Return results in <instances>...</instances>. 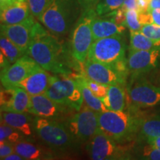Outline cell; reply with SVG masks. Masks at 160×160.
<instances>
[{"label": "cell", "instance_id": "cell-1", "mask_svg": "<svg viewBox=\"0 0 160 160\" xmlns=\"http://www.w3.org/2000/svg\"><path fill=\"white\" fill-rule=\"evenodd\" d=\"M27 54L46 71L60 75L72 73L73 65L65 46L37 22Z\"/></svg>", "mask_w": 160, "mask_h": 160}, {"label": "cell", "instance_id": "cell-2", "mask_svg": "<svg viewBox=\"0 0 160 160\" xmlns=\"http://www.w3.org/2000/svg\"><path fill=\"white\" fill-rule=\"evenodd\" d=\"M81 8L77 0H53L39 21L54 35H65L79 19Z\"/></svg>", "mask_w": 160, "mask_h": 160}, {"label": "cell", "instance_id": "cell-3", "mask_svg": "<svg viewBox=\"0 0 160 160\" xmlns=\"http://www.w3.org/2000/svg\"><path fill=\"white\" fill-rule=\"evenodd\" d=\"M45 94L53 101L76 111L81 110L84 101L79 82L66 75H62V77L51 76Z\"/></svg>", "mask_w": 160, "mask_h": 160}, {"label": "cell", "instance_id": "cell-4", "mask_svg": "<svg viewBox=\"0 0 160 160\" xmlns=\"http://www.w3.org/2000/svg\"><path fill=\"white\" fill-rule=\"evenodd\" d=\"M95 9L83 10L76 22L71 37V54L79 63H84L93 42L92 22L97 16Z\"/></svg>", "mask_w": 160, "mask_h": 160}, {"label": "cell", "instance_id": "cell-5", "mask_svg": "<svg viewBox=\"0 0 160 160\" xmlns=\"http://www.w3.org/2000/svg\"><path fill=\"white\" fill-rule=\"evenodd\" d=\"M99 128L106 135L117 142L128 139L137 131L139 122L123 111L98 113Z\"/></svg>", "mask_w": 160, "mask_h": 160}, {"label": "cell", "instance_id": "cell-6", "mask_svg": "<svg viewBox=\"0 0 160 160\" xmlns=\"http://www.w3.org/2000/svg\"><path fill=\"white\" fill-rule=\"evenodd\" d=\"M126 43L122 34L94 40L88 54L87 59L113 66L126 59Z\"/></svg>", "mask_w": 160, "mask_h": 160}, {"label": "cell", "instance_id": "cell-7", "mask_svg": "<svg viewBox=\"0 0 160 160\" xmlns=\"http://www.w3.org/2000/svg\"><path fill=\"white\" fill-rule=\"evenodd\" d=\"M34 129L40 139L55 148H68L77 142L65 123L55 119L37 117L34 119Z\"/></svg>", "mask_w": 160, "mask_h": 160}, {"label": "cell", "instance_id": "cell-8", "mask_svg": "<svg viewBox=\"0 0 160 160\" xmlns=\"http://www.w3.org/2000/svg\"><path fill=\"white\" fill-rule=\"evenodd\" d=\"M68 128L77 142H88L100 130L98 113L88 107L80 110L67 123Z\"/></svg>", "mask_w": 160, "mask_h": 160}, {"label": "cell", "instance_id": "cell-9", "mask_svg": "<svg viewBox=\"0 0 160 160\" xmlns=\"http://www.w3.org/2000/svg\"><path fill=\"white\" fill-rule=\"evenodd\" d=\"M117 142L99 130L88 141L87 151L93 160L123 159V151Z\"/></svg>", "mask_w": 160, "mask_h": 160}, {"label": "cell", "instance_id": "cell-10", "mask_svg": "<svg viewBox=\"0 0 160 160\" xmlns=\"http://www.w3.org/2000/svg\"><path fill=\"white\" fill-rule=\"evenodd\" d=\"M39 68L34 59L28 54L24 55L7 68L2 70L0 75L2 85L5 88L17 87L20 82Z\"/></svg>", "mask_w": 160, "mask_h": 160}, {"label": "cell", "instance_id": "cell-11", "mask_svg": "<svg viewBox=\"0 0 160 160\" xmlns=\"http://www.w3.org/2000/svg\"><path fill=\"white\" fill-rule=\"evenodd\" d=\"M130 102L138 108H148L160 105V88L145 80L131 83L128 88Z\"/></svg>", "mask_w": 160, "mask_h": 160}, {"label": "cell", "instance_id": "cell-12", "mask_svg": "<svg viewBox=\"0 0 160 160\" xmlns=\"http://www.w3.org/2000/svg\"><path fill=\"white\" fill-rule=\"evenodd\" d=\"M37 22L31 15L21 23L14 25L1 24V35L11 40L27 54V51L33 37L34 27Z\"/></svg>", "mask_w": 160, "mask_h": 160}, {"label": "cell", "instance_id": "cell-13", "mask_svg": "<svg viewBox=\"0 0 160 160\" xmlns=\"http://www.w3.org/2000/svg\"><path fill=\"white\" fill-rule=\"evenodd\" d=\"M73 109L53 101L45 93L31 96L28 113L36 117L57 119L73 111Z\"/></svg>", "mask_w": 160, "mask_h": 160}, {"label": "cell", "instance_id": "cell-14", "mask_svg": "<svg viewBox=\"0 0 160 160\" xmlns=\"http://www.w3.org/2000/svg\"><path fill=\"white\" fill-rule=\"evenodd\" d=\"M83 64V74L97 82L106 85H124L126 79L111 65L87 59Z\"/></svg>", "mask_w": 160, "mask_h": 160}, {"label": "cell", "instance_id": "cell-15", "mask_svg": "<svg viewBox=\"0 0 160 160\" xmlns=\"http://www.w3.org/2000/svg\"><path fill=\"white\" fill-rule=\"evenodd\" d=\"M160 57V48L149 51L129 49L127 58L128 68L132 75H139L152 71L157 67Z\"/></svg>", "mask_w": 160, "mask_h": 160}, {"label": "cell", "instance_id": "cell-16", "mask_svg": "<svg viewBox=\"0 0 160 160\" xmlns=\"http://www.w3.org/2000/svg\"><path fill=\"white\" fill-rule=\"evenodd\" d=\"M31 15L28 0H17L2 6L0 10L1 24L5 25L23 22Z\"/></svg>", "mask_w": 160, "mask_h": 160}, {"label": "cell", "instance_id": "cell-17", "mask_svg": "<svg viewBox=\"0 0 160 160\" xmlns=\"http://www.w3.org/2000/svg\"><path fill=\"white\" fill-rule=\"evenodd\" d=\"M125 25H118L115 22L112 12L103 16L97 15L92 22L93 40L122 34L125 31Z\"/></svg>", "mask_w": 160, "mask_h": 160}, {"label": "cell", "instance_id": "cell-18", "mask_svg": "<svg viewBox=\"0 0 160 160\" xmlns=\"http://www.w3.org/2000/svg\"><path fill=\"white\" fill-rule=\"evenodd\" d=\"M51 77L48 71L40 67L20 82L17 87L25 90L31 96L42 94L48 88Z\"/></svg>", "mask_w": 160, "mask_h": 160}, {"label": "cell", "instance_id": "cell-19", "mask_svg": "<svg viewBox=\"0 0 160 160\" xmlns=\"http://www.w3.org/2000/svg\"><path fill=\"white\" fill-rule=\"evenodd\" d=\"M1 122L17 130L25 137L31 136L35 130L34 119L25 113L1 111Z\"/></svg>", "mask_w": 160, "mask_h": 160}, {"label": "cell", "instance_id": "cell-20", "mask_svg": "<svg viewBox=\"0 0 160 160\" xmlns=\"http://www.w3.org/2000/svg\"><path fill=\"white\" fill-rule=\"evenodd\" d=\"M0 48H1V71L7 68L18 59L26 55L19 47H17L11 40L1 35L0 38Z\"/></svg>", "mask_w": 160, "mask_h": 160}, {"label": "cell", "instance_id": "cell-21", "mask_svg": "<svg viewBox=\"0 0 160 160\" xmlns=\"http://www.w3.org/2000/svg\"><path fill=\"white\" fill-rule=\"evenodd\" d=\"M122 85L114 84L108 86L107 95L102 99L108 110L119 111L125 108V92Z\"/></svg>", "mask_w": 160, "mask_h": 160}, {"label": "cell", "instance_id": "cell-22", "mask_svg": "<svg viewBox=\"0 0 160 160\" xmlns=\"http://www.w3.org/2000/svg\"><path fill=\"white\" fill-rule=\"evenodd\" d=\"M15 152L19 154L24 159H51V155L44 151L41 148L29 142L20 140L14 144Z\"/></svg>", "mask_w": 160, "mask_h": 160}, {"label": "cell", "instance_id": "cell-23", "mask_svg": "<svg viewBox=\"0 0 160 160\" xmlns=\"http://www.w3.org/2000/svg\"><path fill=\"white\" fill-rule=\"evenodd\" d=\"M31 96L25 90L19 87H15V94L11 102L5 107L1 108V111L26 113L28 112L30 100Z\"/></svg>", "mask_w": 160, "mask_h": 160}, {"label": "cell", "instance_id": "cell-24", "mask_svg": "<svg viewBox=\"0 0 160 160\" xmlns=\"http://www.w3.org/2000/svg\"><path fill=\"white\" fill-rule=\"evenodd\" d=\"M160 48V40L147 37L140 31H131L129 49L134 51H149Z\"/></svg>", "mask_w": 160, "mask_h": 160}, {"label": "cell", "instance_id": "cell-25", "mask_svg": "<svg viewBox=\"0 0 160 160\" xmlns=\"http://www.w3.org/2000/svg\"><path fill=\"white\" fill-rule=\"evenodd\" d=\"M138 128L145 139L160 137V116H153L140 120Z\"/></svg>", "mask_w": 160, "mask_h": 160}, {"label": "cell", "instance_id": "cell-26", "mask_svg": "<svg viewBox=\"0 0 160 160\" xmlns=\"http://www.w3.org/2000/svg\"><path fill=\"white\" fill-rule=\"evenodd\" d=\"M79 82V87L81 88L82 93L84 101L85 102L88 107H89L90 108L93 110V111L97 112V113L108 111V108L105 107L102 100L96 97L85 84L81 82Z\"/></svg>", "mask_w": 160, "mask_h": 160}, {"label": "cell", "instance_id": "cell-27", "mask_svg": "<svg viewBox=\"0 0 160 160\" xmlns=\"http://www.w3.org/2000/svg\"><path fill=\"white\" fill-rule=\"evenodd\" d=\"M75 79L85 84V85L91 90L92 93H93L96 97L99 98V99H102L103 98H105L106 97V95H107L109 85H103V84L97 82L89 79V78L86 77L85 74H79L76 76Z\"/></svg>", "mask_w": 160, "mask_h": 160}, {"label": "cell", "instance_id": "cell-28", "mask_svg": "<svg viewBox=\"0 0 160 160\" xmlns=\"http://www.w3.org/2000/svg\"><path fill=\"white\" fill-rule=\"evenodd\" d=\"M23 135L17 130L11 127L7 124L1 122L0 125V142L8 141L9 142L16 144L19 142Z\"/></svg>", "mask_w": 160, "mask_h": 160}, {"label": "cell", "instance_id": "cell-29", "mask_svg": "<svg viewBox=\"0 0 160 160\" xmlns=\"http://www.w3.org/2000/svg\"><path fill=\"white\" fill-rule=\"evenodd\" d=\"M125 0H99L96 6V13L99 16H103L119 9Z\"/></svg>", "mask_w": 160, "mask_h": 160}, {"label": "cell", "instance_id": "cell-30", "mask_svg": "<svg viewBox=\"0 0 160 160\" xmlns=\"http://www.w3.org/2000/svg\"><path fill=\"white\" fill-rule=\"evenodd\" d=\"M53 0H28L31 14L40 20L43 13Z\"/></svg>", "mask_w": 160, "mask_h": 160}, {"label": "cell", "instance_id": "cell-31", "mask_svg": "<svg viewBox=\"0 0 160 160\" xmlns=\"http://www.w3.org/2000/svg\"><path fill=\"white\" fill-rule=\"evenodd\" d=\"M125 25L131 31H140L142 25L139 20V12L137 10H128L125 13Z\"/></svg>", "mask_w": 160, "mask_h": 160}, {"label": "cell", "instance_id": "cell-32", "mask_svg": "<svg viewBox=\"0 0 160 160\" xmlns=\"http://www.w3.org/2000/svg\"><path fill=\"white\" fill-rule=\"evenodd\" d=\"M141 33L153 40H160V26L157 24H146L142 26Z\"/></svg>", "mask_w": 160, "mask_h": 160}, {"label": "cell", "instance_id": "cell-33", "mask_svg": "<svg viewBox=\"0 0 160 160\" xmlns=\"http://www.w3.org/2000/svg\"><path fill=\"white\" fill-rule=\"evenodd\" d=\"M1 90V94H0V104L1 108L5 107L8 104L11 102L15 94V88H5Z\"/></svg>", "mask_w": 160, "mask_h": 160}, {"label": "cell", "instance_id": "cell-34", "mask_svg": "<svg viewBox=\"0 0 160 160\" xmlns=\"http://www.w3.org/2000/svg\"><path fill=\"white\" fill-rule=\"evenodd\" d=\"M142 156L144 159L151 160H160V150L148 145L143 150Z\"/></svg>", "mask_w": 160, "mask_h": 160}, {"label": "cell", "instance_id": "cell-35", "mask_svg": "<svg viewBox=\"0 0 160 160\" xmlns=\"http://www.w3.org/2000/svg\"><path fill=\"white\" fill-rule=\"evenodd\" d=\"M14 144L8 141L0 142V159H4L6 157L14 153Z\"/></svg>", "mask_w": 160, "mask_h": 160}, {"label": "cell", "instance_id": "cell-36", "mask_svg": "<svg viewBox=\"0 0 160 160\" xmlns=\"http://www.w3.org/2000/svg\"><path fill=\"white\" fill-rule=\"evenodd\" d=\"M83 10L95 9L99 0H77Z\"/></svg>", "mask_w": 160, "mask_h": 160}, {"label": "cell", "instance_id": "cell-37", "mask_svg": "<svg viewBox=\"0 0 160 160\" xmlns=\"http://www.w3.org/2000/svg\"><path fill=\"white\" fill-rule=\"evenodd\" d=\"M139 12V11H138ZM139 20L142 25L153 23V19L151 13L148 12H139Z\"/></svg>", "mask_w": 160, "mask_h": 160}, {"label": "cell", "instance_id": "cell-38", "mask_svg": "<svg viewBox=\"0 0 160 160\" xmlns=\"http://www.w3.org/2000/svg\"><path fill=\"white\" fill-rule=\"evenodd\" d=\"M121 8H122L125 11H128V10H137V0H125L121 6Z\"/></svg>", "mask_w": 160, "mask_h": 160}, {"label": "cell", "instance_id": "cell-39", "mask_svg": "<svg viewBox=\"0 0 160 160\" xmlns=\"http://www.w3.org/2000/svg\"><path fill=\"white\" fill-rule=\"evenodd\" d=\"M138 11L148 12L149 9L150 0H137Z\"/></svg>", "mask_w": 160, "mask_h": 160}, {"label": "cell", "instance_id": "cell-40", "mask_svg": "<svg viewBox=\"0 0 160 160\" xmlns=\"http://www.w3.org/2000/svg\"><path fill=\"white\" fill-rule=\"evenodd\" d=\"M148 12L151 13L153 19V23L160 26V9L149 10Z\"/></svg>", "mask_w": 160, "mask_h": 160}, {"label": "cell", "instance_id": "cell-41", "mask_svg": "<svg viewBox=\"0 0 160 160\" xmlns=\"http://www.w3.org/2000/svg\"><path fill=\"white\" fill-rule=\"evenodd\" d=\"M146 139H147V142L149 145H151L153 148H155L160 150V137H150Z\"/></svg>", "mask_w": 160, "mask_h": 160}, {"label": "cell", "instance_id": "cell-42", "mask_svg": "<svg viewBox=\"0 0 160 160\" xmlns=\"http://www.w3.org/2000/svg\"><path fill=\"white\" fill-rule=\"evenodd\" d=\"M160 9V0H150L149 10Z\"/></svg>", "mask_w": 160, "mask_h": 160}, {"label": "cell", "instance_id": "cell-43", "mask_svg": "<svg viewBox=\"0 0 160 160\" xmlns=\"http://www.w3.org/2000/svg\"><path fill=\"white\" fill-rule=\"evenodd\" d=\"M24 158L22 157L19 154H18L17 153H11V154H10L8 156V157H6L4 160H23Z\"/></svg>", "mask_w": 160, "mask_h": 160}, {"label": "cell", "instance_id": "cell-44", "mask_svg": "<svg viewBox=\"0 0 160 160\" xmlns=\"http://www.w3.org/2000/svg\"><path fill=\"white\" fill-rule=\"evenodd\" d=\"M17 1V0H0V7H2L6 5H8V4L13 2Z\"/></svg>", "mask_w": 160, "mask_h": 160}]
</instances>
